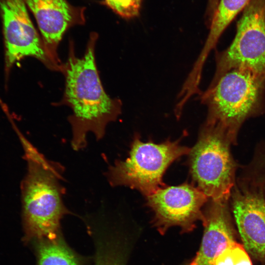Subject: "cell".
<instances>
[{
	"label": "cell",
	"mask_w": 265,
	"mask_h": 265,
	"mask_svg": "<svg viewBox=\"0 0 265 265\" xmlns=\"http://www.w3.org/2000/svg\"><path fill=\"white\" fill-rule=\"evenodd\" d=\"M97 35L91 34L84 55L76 56L70 45L69 57L63 64L65 87L61 104L70 106L73 114L68 120L72 129L71 144L79 151L87 145L86 136L92 132L97 140L102 139L107 125L121 113L122 103L111 98L102 86L95 59Z\"/></svg>",
	"instance_id": "1"
},
{
	"label": "cell",
	"mask_w": 265,
	"mask_h": 265,
	"mask_svg": "<svg viewBox=\"0 0 265 265\" xmlns=\"http://www.w3.org/2000/svg\"><path fill=\"white\" fill-rule=\"evenodd\" d=\"M27 162L21 183L24 241L53 239L60 235L61 221L70 212L64 202V169L39 152L23 135H20Z\"/></svg>",
	"instance_id": "2"
},
{
	"label": "cell",
	"mask_w": 265,
	"mask_h": 265,
	"mask_svg": "<svg viewBox=\"0 0 265 265\" xmlns=\"http://www.w3.org/2000/svg\"><path fill=\"white\" fill-rule=\"evenodd\" d=\"M200 101L208 109L206 121L224 127L235 144L244 122L265 112V80L246 70L232 69L210 84Z\"/></svg>",
	"instance_id": "3"
},
{
	"label": "cell",
	"mask_w": 265,
	"mask_h": 265,
	"mask_svg": "<svg viewBox=\"0 0 265 265\" xmlns=\"http://www.w3.org/2000/svg\"><path fill=\"white\" fill-rule=\"evenodd\" d=\"M232 144L233 140L224 127L205 121L189 153L192 180L209 199L230 198L238 168L231 152Z\"/></svg>",
	"instance_id": "4"
},
{
	"label": "cell",
	"mask_w": 265,
	"mask_h": 265,
	"mask_svg": "<svg viewBox=\"0 0 265 265\" xmlns=\"http://www.w3.org/2000/svg\"><path fill=\"white\" fill-rule=\"evenodd\" d=\"M191 149L178 141L156 144L142 142L136 135L132 143L129 156L117 160L106 172L112 186H125L140 191L146 197L165 186L162 177L168 166Z\"/></svg>",
	"instance_id": "5"
},
{
	"label": "cell",
	"mask_w": 265,
	"mask_h": 265,
	"mask_svg": "<svg viewBox=\"0 0 265 265\" xmlns=\"http://www.w3.org/2000/svg\"><path fill=\"white\" fill-rule=\"evenodd\" d=\"M216 69L210 84L235 69L265 80V0H251L242 11L230 45L215 55Z\"/></svg>",
	"instance_id": "6"
},
{
	"label": "cell",
	"mask_w": 265,
	"mask_h": 265,
	"mask_svg": "<svg viewBox=\"0 0 265 265\" xmlns=\"http://www.w3.org/2000/svg\"><path fill=\"white\" fill-rule=\"evenodd\" d=\"M209 199L197 187L185 183L159 188L146 197V204L154 213L153 223L160 234L173 226L188 233L197 221H202V208Z\"/></svg>",
	"instance_id": "7"
},
{
	"label": "cell",
	"mask_w": 265,
	"mask_h": 265,
	"mask_svg": "<svg viewBox=\"0 0 265 265\" xmlns=\"http://www.w3.org/2000/svg\"><path fill=\"white\" fill-rule=\"evenodd\" d=\"M26 5L24 0H0L6 69L24 57L32 56L49 69L61 71L48 56Z\"/></svg>",
	"instance_id": "8"
},
{
	"label": "cell",
	"mask_w": 265,
	"mask_h": 265,
	"mask_svg": "<svg viewBox=\"0 0 265 265\" xmlns=\"http://www.w3.org/2000/svg\"><path fill=\"white\" fill-rule=\"evenodd\" d=\"M242 244L253 259L265 264V201L261 194L237 179L229 198Z\"/></svg>",
	"instance_id": "9"
},
{
	"label": "cell",
	"mask_w": 265,
	"mask_h": 265,
	"mask_svg": "<svg viewBox=\"0 0 265 265\" xmlns=\"http://www.w3.org/2000/svg\"><path fill=\"white\" fill-rule=\"evenodd\" d=\"M204 227L199 249L188 265H213L215 259L239 237L229 200L209 199L203 209Z\"/></svg>",
	"instance_id": "10"
},
{
	"label": "cell",
	"mask_w": 265,
	"mask_h": 265,
	"mask_svg": "<svg viewBox=\"0 0 265 265\" xmlns=\"http://www.w3.org/2000/svg\"><path fill=\"white\" fill-rule=\"evenodd\" d=\"M24 1L37 21L48 56L62 71L63 64L57 55L59 43L69 27L84 22L81 14L66 0Z\"/></svg>",
	"instance_id": "11"
},
{
	"label": "cell",
	"mask_w": 265,
	"mask_h": 265,
	"mask_svg": "<svg viewBox=\"0 0 265 265\" xmlns=\"http://www.w3.org/2000/svg\"><path fill=\"white\" fill-rule=\"evenodd\" d=\"M251 0H219L210 22V31L204 45L193 66L198 72L203 71L205 63L227 26Z\"/></svg>",
	"instance_id": "12"
},
{
	"label": "cell",
	"mask_w": 265,
	"mask_h": 265,
	"mask_svg": "<svg viewBox=\"0 0 265 265\" xmlns=\"http://www.w3.org/2000/svg\"><path fill=\"white\" fill-rule=\"evenodd\" d=\"M36 265H84L82 258L68 245L62 235L32 241Z\"/></svg>",
	"instance_id": "13"
},
{
	"label": "cell",
	"mask_w": 265,
	"mask_h": 265,
	"mask_svg": "<svg viewBox=\"0 0 265 265\" xmlns=\"http://www.w3.org/2000/svg\"><path fill=\"white\" fill-rule=\"evenodd\" d=\"M238 179L259 192L265 201V141L258 144L252 160Z\"/></svg>",
	"instance_id": "14"
},
{
	"label": "cell",
	"mask_w": 265,
	"mask_h": 265,
	"mask_svg": "<svg viewBox=\"0 0 265 265\" xmlns=\"http://www.w3.org/2000/svg\"><path fill=\"white\" fill-rule=\"evenodd\" d=\"M106 3L115 13L125 18L137 16L141 0H105Z\"/></svg>",
	"instance_id": "15"
},
{
	"label": "cell",
	"mask_w": 265,
	"mask_h": 265,
	"mask_svg": "<svg viewBox=\"0 0 265 265\" xmlns=\"http://www.w3.org/2000/svg\"><path fill=\"white\" fill-rule=\"evenodd\" d=\"M232 250L234 258V265H253L250 256L242 243L236 242Z\"/></svg>",
	"instance_id": "16"
},
{
	"label": "cell",
	"mask_w": 265,
	"mask_h": 265,
	"mask_svg": "<svg viewBox=\"0 0 265 265\" xmlns=\"http://www.w3.org/2000/svg\"><path fill=\"white\" fill-rule=\"evenodd\" d=\"M234 243L224 250L215 259L213 265H234V258L232 250Z\"/></svg>",
	"instance_id": "17"
},
{
	"label": "cell",
	"mask_w": 265,
	"mask_h": 265,
	"mask_svg": "<svg viewBox=\"0 0 265 265\" xmlns=\"http://www.w3.org/2000/svg\"><path fill=\"white\" fill-rule=\"evenodd\" d=\"M219 1V0H208L207 15L209 22L211 21L216 10Z\"/></svg>",
	"instance_id": "18"
}]
</instances>
